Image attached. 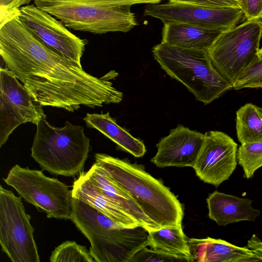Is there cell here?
<instances>
[{
    "instance_id": "6da1fadb",
    "label": "cell",
    "mask_w": 262,
    "mask_h": 262,
    "mask_svg": "<svg viewBox=\"0 0 262 262\" xmlns=\"http://www.w3.org/2000/svg\"><path fill=\"white\" fill-rule=\"evenodd\" d=\"M0 54L5 67L43 106L73 112L81 105L94 108L123 99L111 81L117 73L112 71L101 78L88 73L82 65L41 43L17 15L1 22Z\"/></svg>"
},
{
    "instance_id": "7a4b0ae2",
    "label": "cell",
    "mask_w": 262,
    "mask_h": 262,
    "mask_svg": "<svg viewBox=\"0 0 262 262\" xmlns=\"http://www.w3.org/2000/svg\"><path fill=\"white\" fill-rule=\"evenodd\" d=\"M95 161L160 227L182 224L183 209L181 203L161 181L147 172L143 165L102 153H96Z\"/></svg>"
},
{
    "instance_id": "3957f363",
    "label": "cell",
    "mask_w": 262,
    "mask_h": 262,
    "mask_svg": "<svg viewBox=\"0 0 262 262\" xmlns=\"http://www.w3.org/2000/svg\"><path fill=\"white\" fill-rule=\"evenodd\" d=\"M71 221L89 241L95 262H129L148 245V231L123 227L81 200L73 197Z\"/></svg>"
},
{
    "instance_id": "277c9868",
    "label": "cell",
    "mask_w": 262,
    "mask_h": 262,
    "mask_svg": "<svg viewBox=\"0 0 262 262\" xmlns=\"http://www.w3.org/2000/svg\"><path fill=\"white\" fill-rule=\"evenodd\" d=\"M152 52L161 68L205 105L233 89L214 67L208 50L183 48L161 41L152 48Z\"/></svg>"
},
{
    "instance_id": "5b68a950",
    "label": "cell",
    "mask_w": 262,
    "mask_h": 262,
    "mask_svg": "<svg viewBox=\"0 0 262 262\" xmlns=\"http://www.w3.org/2000/svg\"><path fill=\"white\" fill-rule=\"evenodd\" d=\"M31 157L52 174L73 177L80 173L90 151V139L84 128L69 121L63 127L50 124L46 118L36 124Z\"/></svg>"
},
{
    "instance_id": "8992f818",
    "label": "cell",
    "mask_w": 262,
    "mask_h": 262,
    "mask_svg": "<svg viewBox=\"0 0 262 262\" xmlns=\"http://www.w3.org/2000/svg\"><path fill=\"white\" fill-rule=\"evenodd\" d=\"M39 9L74 30L101 34L130 31L137 25L131 6L111 0H32Z\"/></svg>"
},
{
    "instance_id": "52a82bcc",
    "label": "cell",
    "mask_w": 262,
    "mask_h": 262,
    "mask_svg": "<svg viewBox=\"0 0 262 262\" xmlns=\"http://www.w3.org/2000/svg\"><path fill=\"white\" fill-rule=\"evenodd\" d=\"M3 179L26 202L44 211L47 217L71 220L72 190L58 179L18 164L13 166Z\"/></svg>"
},
{
    "instance_id": "ba28073f",
    "label": "cell",
    "mask_w": 262,
    "mask_h": 262,
    "mask_svg": "<svg viewBox=\"0 0 262 262\" xmlns=\"http://www.w3.org/2000/svg\"><path fill=\"white\" fill-rule=\"evenodd\" d=\"M261 37V20H246L222 32L208 50L212 64L233 85L258 58Z\"/></svg>"
},
{
    "instance_id": "9c48e42d",
    "label": "cell",
    "mask_w": 262,
    "mask_h": 262,
    "mask_svg": "<svg viewBox=\"0 0 262 262\" xmlns=\"http://www.w3.org/2000/svg\"><path fill=\"white\" fill-rule=\"evenodd\" d=\"M21 196L0 187V244L12 262H39L31 216Z\"/></svg>"
},
{
    "instance_id": "30bf717a",
    "label": "cell",
    "mask_w": 262,
    "mask_h": 262,
    "mask_svg": "<svg viewBox=\"0 0 262 262\" xmlns=\"http://www.w3.org/2000/svg\"><path fill=\"white\" fill-rule=\"evenodd\" d=\"M0 147L20 125L36 124L46 118L43 106L36 102L15 74L7 68L0 69Z\"/></svg>"
},
{
    "instance_id": "8fae6325",
    "label": "cell",
    "mask_w": 262,
    "mask_h": 262,
    "mask_svg": "<svg viewBox=\"0 0 262 262\" xmlns=\"http://www.w3.org/2000/svg\"><path fill=\"white\" fill-rule=\"evenodd\" d=\"M144 15L158 18L163 24H188L222 31L246 20L241 8H211L170 1L163 4L146 5Z\"/></svg>"
},
{
    "instance_id": "7c38bea8",
    "label": "cell",
    "mask_w": 262,
    "mask_h": 262,
    "mask_svg": "<svg viewBox=\"0 0 262 262\" xmlns=\"http://www.w3.org/2000/svg\"><path fill=\"white\" fill-rule=\"evenodd\" d=\"M17 17L41 43L51 50L79 64L87 44L71 33L61 21L38 8L35 4L19 8Z\"/></svg>"
},
{
    "instance_id": "4fadbf2b",
    "label": "cell",
    "mask_w": 262,
    "mask_h": 262,
    "mask_svg": "<svg viewBox=\"0 0 262 262\" xmlns=\"http://www.w3.org/2000/svg\"><path fill=\"white\" fill-rule=\"evenodd\" d=\"M237 151V143L226 133L219 130L207 132L193 168L204 182L219 186L234 171Z\"/></svg>"
},
{
    "instance_id": "5bb4252c",
    "label": "cell",
    "mask_w": 262,
    "mask_h": 262,
    "mask_svg": "<svg viewBox=\"0 0 262 262\" xmlns=\"http://www.w3.org/2000/svg\"><path fill=\"white\" fill-rule=\"evenodd\" d=\"M204 134L183 125L171 129L156 145L157 152L151 159L157 167H193L202 148Z\"/></svg>"
},
{
    "instance_id": "9a60e30c",
    "label": "cell",
    "mask_w": 262,
    "mask_h": 262,
    "mask_svg": "<svg viewBox=\"0 0 262 262\" xmlns=\"http://www.w3.org/2000/svg\"><path fill=\"white\" fill-rule=\"evenodd\" d=\"M72 190L73 197L95 208L119 225L124 228L140 226L134 219L105 196L86 172L81 171L78 178L75 179Z\"/></svg>"
},
{
    "instance_id": "2e32d148",
    "label": "cell",
    "mask_w": 262,
    "mask_h": 262,
    "mask_svg": "<svg viewBox=\"0 0 262 262\" xmlns=\"http://www.w3.org/2000/svg\"><path fill=\"white\" fill-rule=\"evenodd\" d=\"M188 243L193 261H261L248 247H238L223 239L192 238L188 239Z\"/></svg>"
},
{
    "instance_id": "e0dca14e",
    "label": "cell",
    "mask_w": 262,
    "mask_h": 262,
    "mask_svg": "<svg viewBox=\"0 0 262 262\" xmlns=\"http://www.w3.org/2000/svg\"><path fill=\"white\" fill-rule=\"evenodd\" d=\"M209 218L219 226L240 221L255 222L260 213L252 201L215 191L206 199Z\"/></svg>"
},
{
    "instance_id": "ac0fdd59",
    "label": "cell",
    "mask_w": 262,
    "mask_h": 262,
    "mask_svg": "<svg viewBox=\"0 0 262 262\" xmlns=\"http://www.w3.org/2000/svg\"><path fill=\"white\" fill-rule=\"evenodd\" d=\"M91 180L108 198L148 231L161 228L149 218L131 196L113 181L95 163L86 171Z\"/></svg>"
},
{
    "instance_id": "d6986e66",
    "label": "cell",
    "mask_w": 262,
    "mask_h": 262,
    "mask_svg": "<svg viewBox=\"0 0 262 262\" xmlns=\"http://www.w3.org/2000/svg\"><path fill=\"white\" fill-rule=\"evenodd\" d=\"M222 31L179 23L164 24L162 42L183 48L208 49Z\"/></svg>"
},
{
    "instance_id": "ffe728a7",
    "label": "cell",
    "mask_w": 262,
    "mask_h": 262,
    "mask_svg": "<svg viewBox=\"0 0 262 262\" xmlns=\"http://www.w3.org/2000/svg\"><path fill=\"white\" fill-rule=\"evenodd\" d=\"M87 126L98 130L115 143L121 149L135 157H142L146 152L144 144L120 126L110 115L87 113L83 118Z\"/></svg>"
},
{
    "instance_id": "44dd1931",
    "label": "cell",
    "mask_w": 262,
    "mask_h": 262,
    "mask_svg": "<svg viewBox=\"0 0 262 262\" xmlns=\"http://www.w3.org/2000/svg\"><path fill=\"white\" fill-rule=\"evenodd\" d=\"M151 249L184 256L194 261L182 224L148 231V245Z\"/></svg>"
},
{
    "instance_id": "7402d4cb",
    "label": "cell",
    "mask_w": 262,
    "mask_h": 262,
    "mask_svg": "<svg viewBox=\"0 0 262 262\" xmlns=\"http://www.w3.org/2000/svg\"><path fill=\"white\" fill-rule=\"evenodd\" d=\"M236 131L241 144L262 142V108L248 103L236 112Z\"/></svg>"
},
{
    "instance_id": "603a6c76",
    "label": "cell",
    "mask_w": 262,
    "mask_h": 262,
    "mask_svg": "<svg viewBox=\"0 0 262 262\" xmlns=\"http://www.w3.org/2000/svg\"><path fill=\"white\" fill-rule=\"evenodd\" d=\"M236 159L243 169L244 177L251 178L262 166V142L241 144L237 149Z\"/></svg>"
},
{
    "instance_id": "cb8c5ba5",
    "label": "cell",
    "mask_w": 262,
    "mask_h": 262,
    "mask_svg": "<svg viewBox=\"0 0 262 262\" xmlns=\"http://www.w3.org/2000/svg\"><path fill=\"white\" fill-rule=\"evenodd\" d=\"M51 262H94L90 250L75 241H66L52 252Z\"/></svg>"
},
{
    "instance_id": "d4e9b609",
    "label": "cell",
    "mask_w": 262,
    "mask_h": 262,
    "mask_svg": "<svg viewBox=\"0 0 262 262\" xmlns=\"http://www.w3.org/2000/svg\"><path fill=\"white\" fill-rule=\"evenodd\" d=\"M262 88V58L249 66L233 84V89Z\"/></svg>"
},
{
    "instance_id": "484cf974",
    "label": "cell",
    "mask_w": 262,
    "mask_h": 262,
    "mask_svg": "<svg viewBox=\"0 0 262 262\" xmlns=\"http://www.w3.org/2000/svg\"><path fill=\"white\" fill-rule=\"evenodd\" d=\"M143 248L132 257L129 262L140 261H189L186 257L165 252Z\"/></svg>"
},
{
    "instance_id": "4316f807",
    "label": "cell",
    "mask_w": 262,
    "mask_h": 262,
    "mask_svg": "<svg viewBox=\"0 0 262 262\" xmlns=\"http://www.w3.org/2000/svg\"><path fill=\"white\" fill-rule=\"evenodd\" d=\"M170 1L189 3L211 8L242 9V0H170Z\"/></svg>"
},
{
    "instance_id": "83f0119b",
    "label": "cell",
    "mask_w": 262,
    "mask_h": 262,
    "mask_svg": "<svg viewBox=\"0 0 262 262\" xmlns=\"http://www.w3.org/2000/svg\"><path fill=\"white\" fill-rule=\"evenodd\" d=\"M246 20L262 19V0H242Z\"/></svg>"
},
{
    "instance_id": "f1b7e54d",
    "label": "cell",
    "mask_w": 262,
    "mask_h": 262,
    "mask_svg": "<svg viewBox=\"0 0 262 262\" xmlns=\"http://www.w3.org/2000/svg\"><path fill=\"white\" fill-rule=\"evenodd\" d=\"M32 0H0L1 17L6 18L16 15L19 8L28 5Z\"/></svg>"
},
{
    "instance_id": "f546056e",
    "label": "cell",
    "mask_w": 262,
    "mask_h": 262,
    "mask_svg": "<svg viewBox=\"0 0 262 262\" xmlns=\"http://www.w3.org/2000/svg\"><path fill=\"white\" fill-rule=\"evenodd\" d=\"M247 247L262 261V241L255 234L248 241Z\"/></svg>"
},
{
    "instance_id": "4dcf8cb0",
    "label": "cell",
    "mask_w": 262,
    "mask_h": 262,
    "mask_svg": "<svg viewBox=\"0 0 262 262\" xmlns=\"http://www.w3.org/2000/svg\"><path fill=\"white\" fill-rule=\"evenodd\" d=\"M163 0H112L114 4L116 6H132L140 4H159Z\"/></svg>"
},
{
    "instance_id": "1f68e13d",
    "label": "cell",
    "mask_w": 262,
    "mask_h": 262,
    "mask_svg": "<svg viewBox=\"0 0 262 262\" xmlns=\"http://www.w3.org/2000/svg\"><path fill=\"white\" fill-rule=\"evenodd\" d=\"M257 56L258 58H262V48H259L258 52H257Z\"/></svg>"
}]
</instances>
